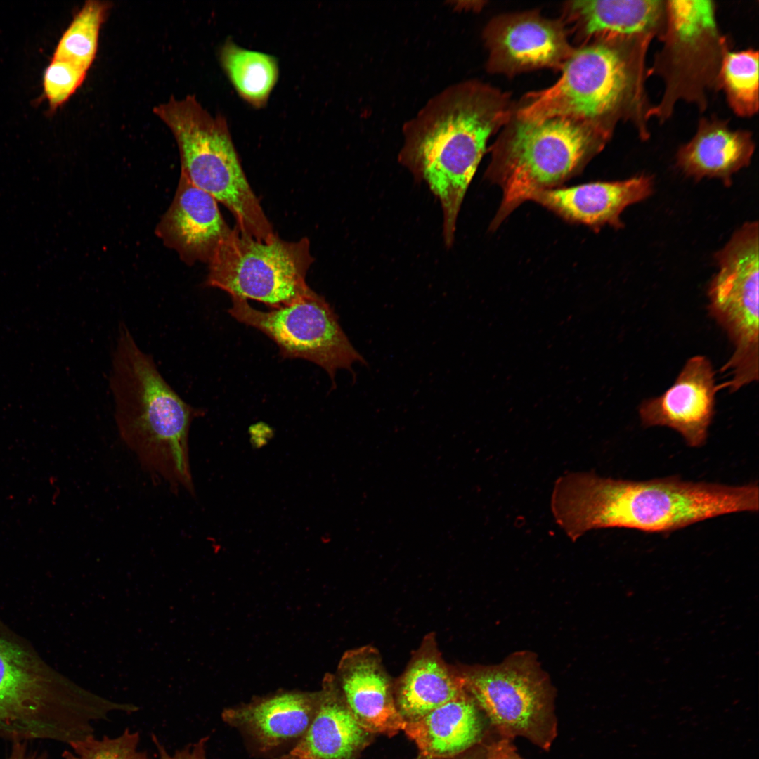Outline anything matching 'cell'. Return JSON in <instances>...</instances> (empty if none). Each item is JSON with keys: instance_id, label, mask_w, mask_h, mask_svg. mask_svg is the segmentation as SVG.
I'll use <instances>...</instances> for the list:
<instances>
[{"instance_id": "obj_28", "label": "cell", "mask_w": 759, "mask_h": 759, "mask_svg": "<svg viewBox=\"0 0 759 759\" xmlns=\"http://www.w3.org/2000/svg\"><path fill=\"white\" fill-rule=\"evenodd\" d=\"M152 739L157 751L155 759H207L206 744L209 739L207 737L201 738L197 742L190 744L181 749L176 750L173 753L167 751L157 737L153 735Z\"/></svg>"}, {"instance_id": "obj_20", "label": "cell", "mask_w": 759, "mask_h": 759, "mask_svg": "<svg viewBox=\"0 0 759 759\" xmlns=\"http://www.w3.org/2000/svg\"><path fill=\"white\" fill-rule=\"evenodd\" d=\"M458 668L448 663L436 635H426L394 682L397 708L406 722L417 720L465 692Z\"/></svg>"}, {"instance_id": "obj_27", "label": "cell", "mask_w": 759, "mask_h": 759, "mask_svg": "<svg viewBox=\"0 0 759 759\" xmlns=\"http://www.w3.org/2000/svg\"><path fill=\"white\" fill-rule=\"evenodd\" d=\"M87 71L70 61L52 58L44 76V90L51 109L66 102L82 84Z\"/></svg>"}, {"instance_id": "obj_23", "label": "cell", "mask_w": 759, "mask_h": 759, "mask_svg": "<svg viewBox=\"0 0 759 759\" xmlns=\"http://www.w3.org/2000/svg\"><path fill=\"white\" fill-rule=\"evenodd\" d=\"M220 64L238 94L256 108L266 105L279 75L276 58L238 46L227 39L219 51Z\"/></svg>"}, {"instance_id": "obj_24", "label": "cell", "mask_w": 759, "mask_h": 759, "mask_svg": "<svg viewBox=\"0 0 759 759\" xmlns=\"http://www.w3.org/2000/svg\"><path fill=\"white\" fill-rule=\"evenodd\" d=\"M724 91L734 112L744 117L758 111V52L753 49L728 50L724 55L717 89Z\"/></svg>"}, {"instance_id": "obj_15", "label": "cell", "mask_w": 759, "mask_h": 759, "mask_svg": "<svg viewBox=\"0 0 759 759\" xmlns=\"http://www.w3.org/2000/svg\"><path fill=\"white\" fill-rule=\"evenodd\" d=\"M349 708L360 725L371 734L392 737L406 721L395 700L394 682L379 651L364 645L345 651L333 674Z\"/></svg>"}, {"instance_id": "obj_14", "label": "cell", "mask_w": 759, "mask_h": 759, "mask_svg": "<svg viewBox=\"0 0 759 759\" xmlns=\"http://www.w3.org/2000/svg\"><path fill=\"white\" fill-rule=\"evenodd\" d=\"M318 700V691H280L226 708L221 715L241 732L254 753L270 755L297 744L315 715Z\"/></svg>"}, {"instance_id": "obj_26", "label": "cell", "mask_w": 759, "mask_h": 759, "mask_svg": "<svg viewBox=\"0 0 759 759\" xmlns=\"http://www.w3.org/2000/svg\"><path fill=\"white\" fill-rule=\"evenodd\" d=\"M138 732L127 728L116 737L97 739L93 734L72 743L62 756L64 759H150L146 752L138 749Z\"/></svg>"}, {"instance_id": "obj_30", "label": "cell", "mask_w": 759, "mask_h": 759, "mask_svg": "<svg viewBox=\"0 0 759 759\" xmlns=\"http://www.w3.org/2000/svg\"><path fill=\"white\" fill-rule=\"evenodd\" d=\"M6 759H48L45 752H37L30 749L27 742L12 743L11 749Z\"/></svg>"}, {"instance_id": "obj_22", "label": "cell", "mask_w": 759, "mask_h": 759, "mask_svg": "<svg viewBox=\"0 0 759 759\" xmlns=\"http://www.w3.org/2000/svg\"><path fill=\"white\" fill-rule=\"evenodd\" d=\"M754 150L749 131L732 129L717 118H702L692 138L679 148L676 162L695 180L714 178L729 186L732 176L750 164Z\"/></svg>"}, {"instance_id": "obj_18", "label": "cell", "mask_w": 759, "mask_h": 759, "mask_svg": "<svg viewBox=\"0 0 759 759\" xmlns=\"http://www.w3.org/2000/svg\"><path fill=\"white\" fill-rule=\"evenodd\" d=\"M564 19L581 45L597 40L660 39L666 23V1H572L564 6Z\"/></svg>"}, {"instance_id": "obj_1", "label": "cell", "mask_w": 759, "mask_h": 759, "mask_svg": "<svg viewBox=\"0 0 759 759\" xmlns=\"http://www.w3.org/2000/svg\"><path fill=\"white\" fill-rule=\"evenodd\" d=\"M557 523L575 540L606 528L670 533L718 516L757 512L758 483L729 486L668 476L614 479L593 472L559 478L552 495Z\"/></svg>"}, {"instance_id": "obj_17", "label": "cell", "mask_w": 759, "mask_h": 759, "mask_svg": "<svg viewBox=\"0 0 759 759\" xmlns=\"http://www.w3.org/2000/svg\"><path fill=\"white\" fill-rule=\"evenodd\" d=\"M651 176L641 174L616 181H596L559 187L532 193L533 201L564 221L587 226L595 231L605 226L623 227L621 214L628 206L649 197L654 191Z\"/></svg>"}, {"instance_id": "obj_7", "label": "cell", "mask_w": 759, "mask_h": 759, "mask_svg": "<svg viewBox=\"0 0 759 759\" xmlns=\"http://www.w3.org/2000/svg\"><path fill=\"white\" fill-rule=\"evenodd\" d=\"M153 112L169 128L178 145L181 172L233 215L240 231L269 242L275 233L252 189L224 117L212 116L189 95L171 97Z\"/></svg>"}, {"instance_id": "obj_3", "label": "cell", "mask_w": 759, "mask_h": 759, "mask_svg": "<svg viewBox=\"0 0 759 759\" xmlns=\"http://www.w3.org/2000/svg\"><path fill=\"white\" fill-rule=\"evenodd\" d=\"M651 41L597 40L574 48L559 79L526 96L514 115L530 120L569 117L611 133L618 122H630L647 139L651 106L644 86L645 60Z\"/></svg>"}, {"instance_id": "obj_10", "label": "cell", "mask_w": 759, "mask_h": 759, "mask_svg": "<svg viewBox=\"0 0 759 759\" xmlns=\"http://www.w3.org/2000/svg\"><path fill=\"white\" fill-rule=\"evenodd\" d=\"M458 670L493 734L512 740L524 737L543 751L550 749L558 732L554 691L528 658Z\"/></svg>"}, {"instance_id": "obj_11", "label": "cell", "mask_w": 759, "mask_h": 759, "mask_svg": "<svg viewBox=\"0 0 759 759\" xmlns=\"http://www.w3.org/2000/svg\"><path fill=\"white\" fill-rule=\"evenodd\" d=\"M231 300V316L273 340L284 358H302L320 366L333 383L337 370L352 372L354 363L367 365L330 304L311 288L292 303L270 311H258L238 297Z\"/></svg>"}, {"instance_id": "obj_4", "label": "cell", "mask_w": 759, "mask_h": 759, "mask_svg": "<svg viewBox=\"0 0 759 759\" xmlns=\"http://www.w3.org/2000/svg\"><path fill=\"white\" fill-rule=\"evenodd\" d=\"M110 384L119 434L142 467L173 492L183 488L193 494L188 434L202 411L167 384L124 323L119 325Z\"/></svg>"}, {"instance_id": "obj_2", "label": "cell", "mask_w": 759, "mask_h": 759, "mask_svg": "<svg viewBox=\"0 0 759 759\" xmlns=\"http://www.w3.org/2000/svg\"><path fill=\"white\" fill-rule=\"evenodd\" d=\"M514 111L505 93L469 80L441 91L403 126L398 161L439 199L443 235L448 247L487 141Z\"/></svg>"}, {"instance_id": "obj_29", "label": "cell", "mask_w": 759, "mask_h": 759, "mask_svg": "<svg viewBox=\"0 0 759 759\" xmlns=\"http://www.w3.org/2000/svg\"><path fill=\"white\" fill-rule=\"evenodd\" d=\"M484 759H524L519 753L513 740L495 735L485 742Z\"/></svg>"}, {"instance_id": "obj_31", "label": "cell", "mask_w": 759, "mask_h": 759, "mask_svg": "<svg viewBox=\"0 0 759 759\" xmlns=\"http://www.w3.org/2000/svg\"><path fill=\"white\" fill-rule=\"evenodd\" d=\"M485 742H486V741H484L481 750L479 751V754H476V755H474V756H467V757L466 756V757L460 758H457V759H484ZM417 759H452V758H430V757L420 755Z\"/></svg>"}, {"instance_id": "obj_21", "label": "cell", "mask_w": 759, "mask_h": 759, "mask_svg": "<svg viewBox=\"0 0 759 759\" xmlns=\"http://www.w3.org/2000/svg\"><path fill=\"white\" fill-rule=\"evenodd\" d=\"M403 731L421 755L438 758L456 757L484 743L492 732L467 691L422 718L406 722Z\"/></svg>"}, {"instance_id": "obj_19", "label": "cell", "mask_w": 759, "mask_h": 759, "mask_svg": "<svg viewBox=\"0 0 759 759\" xmlns=\"http://www.w3.org/2000/svg\"><path fill=\"white\" fill-rule=\"evenodd\" d=\"M315 715L297 744L278 759H356L371 741L346 703L333 674L325 676Z\"/></svg>"}, {"instance_id": "obj_12", "label": "cell", "mask_w": 759, "mask_h": 759, "mask_svg": "<svg viewBox=\"0 0 759 759\" xmlns=\"http://www.w3.org/2000/svg\"><path fill=\"white\" fill-rule=\"evenodd\" d=\"M567 34L563 22L536 11L495 17L483 32L487 68L510 76L543 67L561 70L574 48Z\"/></svg>"}, {"instance_id": "obj_9", "label": "cell", "mask_w": 759, "mask_h": 759, "mask_svg": "<svg viewBox=\"0 0 759 759\" xmlns=\"http://www.w3.org/2000/svg\"><path fill=\"white\" fill-rule=\"evenodd\" d=\"M314 258L309 240L262 242L235 225L208 262L207 286L273 308L288 305L309 290L306 276Z\"/></svg>"}, {"instance_id": "obj_16", "label": "cell", "mask_w": 759, "mask_h": 759, "mask_svg": "<svg viewBox=\"0 0 759 759\" xmlns=\"http://www.w3.org/2000/svg\"><path fill=\"white\" fill-rule=\"evenodd\" d=\"M231 231L217 201L181 172L174 200L157 226V235L192 265L208 263Z\"/></svg>"}, {"instance_id": "obj_25", "label": "cell", "mask_w": 759, "mask_h": 759, "mask_svg": "<svg viewBox=\"0 0 759 759\" xmlns=\"http://www.w3.org/2000/svg\"><path fill=\"white\" fill-rule=\"evenodd\" d=\"M110 7L108 1H86L63 33L53 58L88 70L96 57L100 30Z\"/></svg>"}, {"instance_id": "obj_8", "label": "cell", "mask_w": 759, "mask_h": 759, "mask_svg": "<svg viewBox=\"0 0 759 759\" xmlns=\"http://www.w3.org/2000/svg\"><path fill=\"white\" fill-rule=\"evenodd\" d=\"M666 23L656 54L647 74L663 79L664 91L659 103L651 106L648 118L663 122L678 101H685L703 111L709 90L717 89V80L729 42L718 26L716 6L710 0L666 1Z\"/></svg>"}, {"instance_id": "obj_6", "label": "cell", "mask_w": 759, "mask_h": 759, "mask_svg": "<svg viewBox=\"0 0 759 759\" xmlns=\"http://www.w3.org/2000/svg\"><path fill=\"white\" fill-rule=\"evenodd\" d=\"M613 133L569 117L524 119L513 115L491 147L485 173L502 199L490 225L495 231L529 196L562 187L580 174Z\"/></svg>"}, {"instance_id": "obj_13", "label": "cell", "mask_w": 759, "mask_h": 759, "mask_svg": "<svg viewBox=\"0 0 759 759\" xmlns=\"http://www.w3.org/2000/svg\"><path fill=\"white\" fill-rule=\"evenodd\" d=\"M717 385L710 361L690 358L673 384L661 396L644 401L639 415L644 427L663 426L678 432L690 447L705 444L715 414Z\"/></svg>"}, {"instance_id": "obj_5", "label": "cell", "mask_w": 759, "mask_h": 759, "mask_svg": "<svg viewBox=\"0 0 759 759\" xmlns=\"http://www.w3.org/2000/svg\"><path fill=\"white\" fill-rule=\"evenodd\" d=\"M109 701L50 666L33 645L0 619V739L70 745L93 735L111 715Z\"/></svg>"}]
</instances>
